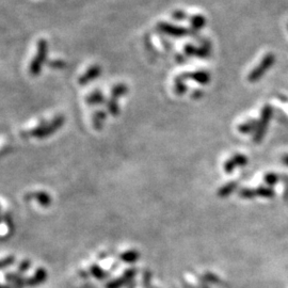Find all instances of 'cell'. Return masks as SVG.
Returning a JSON list of instances; mask_svg holds the SVG:
<instances>
[{
    "mask_svg": "<svg viewBox=\"0 0 288 288\" xmlns=\"http://www.w3.org/2000/svg\"><path fill=\"white\" fill-rule=\"evenodd\" d=\"M274 62H276V56L271 52L267 53L266 56H264L262 61H260L259 64L256 67L253 68L252 72L250 73V75L248 76L249 81L250 82L258 81L267 73V71H268L269 68H271Z\"/></svg>",
    "mask_w": 288,
    "mask_h": 288,
    "instance_id": "1",
    "label": "cell"
},
{
    "mask_svg": "<svg viewBox=\"0 0 288 288\" xmlns=\"http://www.w3.org/2000/svg\"><path fill=\"white\" fill-rule=\"evenodd\" d=\"M272 113H273V110H272L271 106L266 105L263 108L262 116H260V120L258 121V127L254 134V142L255 143H259L265 137L267 127H268L269 122L272 118Z\"/></svg>",
    "mask_w": 288,
    "mask_h": 288,
    "instance_id": "2",
    "label": "cell"
},
{
    "mask_svg": "<svg viewBox=\"0 0 288 288\" xmlns=\"http://www.w3.org/2000/svg\"><path fill=\"white\" fill-rule=\"evenodd\" d=\"M46 54H47V42L45 40H40L38 43V54L37 57L33 59L30 65V73L31 75H34L37 76L39 75L41 71V66H42V63L46 59Z\"/></svg>",
    "mask_w": 288,
    "mask_h": 288,
    "instance_id": "3",
    "label": "cell"
},
{
    "mask_svg": "<svg viewBox=\"0 0 288 288\" xmlns=\"http://www.w3.org/2000/svg\"><path fill=\"white\" fill-rule=\"evenodd\" d=\"M239 195L243 198H253L255 196L272 197L274 196V191L270 187H258L256 189H241L239 191Z\"/></svg>",
    "mask_w": 288,
    "mask_h": 288,
    "instance_id": "4",
    "label": "cell"
},
{
    "mask_svg": "<svg viewBox=\"0 0 288 288\" xmlns=\"http://www.w3.org/2000/svg\"><path fill=\"white\" fill-rule=\"evenodd\" d=\"M158 29L164 33H168L173 37H183L187 33L186 28L184 27H177L168 23H160L158 24Z\"/></svg>",
    "mask_w": 288,
    "mask_h": 288,
    "instance_id": "5",
    "label": "cell"
},
{
    "mask_svg": "<svg viewBox=\"0 0 288 288\" xmlns=\"http://www.w3.org/2000/svg\"><path fill=\"white\" fill-rule=\"evenodd\" d=\"M99 73H100V68H99V66H97V65H94V66H92L90 70H89L84 76H82L79 80H80V84L81 85H85V84H88L89 81L90 80H92V79H94V78H96L99 75Z\"/></svg>",
    "mask_w": 288,
    "mask_h": 288,
    "instance_id": "6",
    "label": "cell"
},
{
    "mask_svg": "<svg viewBox=\"0 0 288 288\" xmlns=\"http://www.w3.org/2000/svg\"><path fill=\"white\" fill-rule=\"evenodd\" d=\"M257 127H258V121L250 120V121L245 122V123H243V124L240 125L238 127V129L242 134H252V133L255 134Z\"/></svg>",
    "mask_w": 288,
    "mask_h": 288,
    "instance_id": "7",
    "label": "cell"
},
{
    "mask_svg": "<svg viewBox=\"0 0 288 288\" xmlns=\"http://www.w3.org/2000/svg\"><path fill=\"white\" fill-rule=\"evenodd\" d=\"M190 23H191L192 29L196 31V30H200L205 25H206V18L202 15H193L190 18Z\"/></svg>",
    "mask_w": 288,
    "mask_h": 288,
    "instance_id": "8",
    "label": "cell"
},
{
    "mask_svg": "<svg viewBox=\"0 0 288 288\" xmlns=\"http://www.w3.org/2000/svg\"><path fill=\"white\" fill-rule=\"evenodd\" d=\"M186 77H190V78H193L195 79L196 81L200 82V84H208V81L210 79V76H209V74L207 72H203V71H200V72H195L193 74H189V75H186Z\"/></svg>",
    "mask_w": 288,
    "mask_h": 288,
    "instance_id": "9",
    "label": "cell"
},
{
    "mask_svg": "<svg viewBox=\"0 0 288 288\" xmlns=\"http://www.w3.org/2000/svg\"><path fill=\"white\" fill-rule=\"evenodd\" d=\"M237 186V184L235 182H233V183H229V184H226L225 186H223L222 188L219 189V192H218V195L219 196H222V197H225V196H228L230 195L233 191H234V189L236 188Z\"/></svg>",
    "mask_w": 288,
    "mask_h": 288,
    "instance_id": "10",
    "label": "cell"
},
{
    "mask_svg": "<svg viewBox=\"0 0 288 288\" xmlns=\"http://www.w3.org/2000/svg\"><path fill=\"white\" fill-rule=\"evenodd\" d=\"M233 160H234L235 164H236V167H244L246 163H248V158L244 155H241V154H237L235 155L234 157H232Z\"/></svg>",
    "mask_w": 288,
    "mask_h": 288,
    "instance_id": "11",
    "label": "cell"
},
{
    "mask_svg": "<svg viewBox=\"0 0 288 288\" xmlns=\"http://www.w3.org/2000/svg\"><path fill=\"white\" fill-rule=\"evenodd\" d=\"M264 180L268 186H274L279 182V176L276 173H268L265 175Z\"/></svg>",
    "mask_w": 288,
    "mask_h": 288,
    "instance_id": "12",
    "label": "cell"
},
{
    "mask_svg": "<svg viewBox=\"0 0 288 288\" xmlns=\"http://www.w3.org/2000/svg\"><path fill=\"white\" fill-rule=\"evenodd\" d=\"M235 167H236V164H235L234 160H233V158H230L228 161L225 162V164H224V170H225V172H226V173H231V172H233V171H234V169H235Z\"/></svg>",
    "mask_w": 288,
    "mask_h": 288,
    "instance_id": "13",
    "label": "cell"
},
{
    "mask_svg": "<svg viewBox=\"0 0 288 288\" xmlns=\"http://www.w3.org/2000/svg\"><path fill=\"white\" fill-rule=\"evenodd\" d=\"M38 200H39V202H40V204L41 205H44V206H47L48 204L50 203V201H49V196H48L46 193H41V194H39L38 195Z\"/></svg>",
    "mask_w": 288,
    "mask_h": 288,
    "instance_id": "14",
    "label": "cell"
},
{
    "mask_svg": "<svg viewBox=\"0 0 288 288\" xmlns=\"http://www.w3.org/2000/svg\"><path fill=\"white\" fill-rule=\"evenodd\" d=\"M172 16L176 20H183V19H185V18L187 17L186 13H185L184 11H182V10H176V11H174L172 13Z\"/></svg>",
    "mask_w": 288,
    "mask_h": 288,
    "instance_id": "15",
    "label": "cell"
},
{
    "mask_svg": "<svg viewBox=\"0 0 288 288\" xmlns=\"http://www.w3.org/2000/svg\"><path fill=\"white\" fill-rule=\"evenodd\" d=\"M125 92H126V88L123 85H120L113 89V96H119V95L124 94Z\"/></svg>",
    "mask_w": 288,
    "mask_h": 288,
    "instance_id": "16",
    "label": "cell"
},
{
    "mask_svg": "<svg viewBox=\"0 0 288 288\" xmlns=\"http://www.w3.org/2000/svg\"><path fill=\"white\" fill-rule=\"evenodd\" d=\"M50 66H52V67H63L64 66V62H62V61H59V60L52 61V62H50Z\"/></svg>",
    "mask_w": 288,
    "mask_h": 288,
    "instance_id": "17",
    "label": "cell"
},
{
    "mask_svg": "<svg viewBox=\"0 0 288 288\" xmlns=\"http://www.w3.org/2000/svg\"><path fill=\"white\" fill-rule=\"evenodd\" d=\"M283 162H284L285 164H287V166H288V155H285V156L283 157Z\"/></svg>",
    "mask_w": 288,
    "mask_h": 288,
    "instance_id": "18",
    "label": "cell"
}]
</instances>
